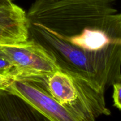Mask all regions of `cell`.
I'll use <instances>...</instances> for the list:
<instances>
[{
  "instance_id": "6da1fadb",
  "label": "cell",
  "mask_w": 121,
  "mask_h": 121,
  "mask_svg": "<svg viewBox=\"0 0 121 121\" xmlns=\"http://www.w3.org/2000/svg\"><path fill=\"white\" fill-rule=\"evenodd\" d=\"M28 35L54 56L61 70L85 79L98 91L105 92L121 78V11L66 40L30 22Z\"/></svg>"
},
{
  "instance_id": "7a4b0ae2",
  "label": "cell",
  "mask_w": 121,
  "mask_h": 121,
  "mask_svg": "<svg viewBox=\"0 0 121 121\" xmlns=\"http://www.w3.org/2000/svg\"><path fill=\"white\" fill-rule=\"evenodd\" d=\"M116 1L36 0L26 14L28 22L37 24L60 40H66L117 13Z\"/></svg>"
},
{
  "instance_id": "3957f363",
  "label": "cell",
  "mask_w": 121,
  "mask_h": 121,
  "mask_svg": "<svg viewBox=\"0 0 121 121\" xmlns=\"http://www.w3.org/2000/svg\"><path fill=\"white\" fill-rule=\"evenodd\" d=\"M0 50L14 66L13 80L47 76L60 70L54 56L30 38L22 42L0 45Z\"/></svg>"
},
{
  "instance_id": "277c9868",
  "label": "cell",
  "mask_w": 121,
  "mask_h": 121,
  "mask_svg": "<svg viewBox=\"0 0 121 121\" xmlns=\"http://www.w3.org/2000/svg\"><path fill=\"white\" fill-rule=\"evenodd\" d=\"M4 89L18 96L47 120L76 121L73 113L58 102L40 82L16 79L11 80Z\"/></svg>"
},
{
  "instance_id": "5b68a950",
  "label": "cell",
  "mask_w": 121,
  "mask_h": 121,
  "mask_svg": "<svg viewBox=\"0 0 121 121\" xmlns=\"http://www.w3.org/2000/svg\"><path fill=\"white\" fill-rule=\"evenodd\" d=\"M27 14L19 6L0 4V45L10 44L28 39Z\"/></svg>"
},
{
  "instance_id": "8992f818",
  "label": "cell",
  "mask_w": 121,
  "mask_h": 121,
  "mask_svg": "<svg viewBox=\"0 0 121 121\" xmlns=\"http://www.w3.org/2000/svg\"><path fill=\"white\" fill-rule=\"evenodd\" d=\"M40 82L58 102L72 113L70 107L78 99V91L70 74L58 70L47 76L40 77Z\"/></svg>"
},
{
  "instance_id": "52a82bcc",
  "label": "cell",
  "mask_w": 121,
  "mask_h": 121,
  "mask_svg": "<svg viewBox=\"0 0 121 121\" xmlns=\"http://www.w3.org/2000/svg\"><path fill=\"white\" fill-rule=\"evenodd\" d=\"M41 119H46L18 96L0 88V121Z\"/></svg>"
},
{
  "instance_id": "ba28073f",
  "label": "cell",
  "mask_w": 121,
  "mask_h": 121,
  "mask_svg": "<svg viewBox=\"0 0 121 121\" xmlns=\"http://www.w3.org/2000/svg\"><path fill=\"white\" fill-rule=\"evenodd\" d=\"M0 75L11 80L14 79V66L8 57L1 50H0Z\"/></svg>"
},
{
  "instance_id": "9c48e42d",
  "label": "cell",
  "mask_w": 121,
  "mask_h": 121,
  "mask_svg": "<svg viewBox=\"0 0 121 121\" xmlns=\"http://www.w3.org/2000/svg\"><path fill=\"white\" fill-rule=\"evenodd\" d=\"M113 86V106L121 110V78L112 85Z\"/></svg>"
},
{
  "instance_id": "30bf717a",
  "label": "cell",
  "mask_w": 121,
  "mask_h": 121,
  "mask_svg": "<svg viewBox=\"0 0 121 121\" xmlns=\"http://www.w3.org/2000/svg\"><path fill=\"white\" fill-rule=\"evenodd\" d=\"M11 81V80L9 79L0 75V88L4 89L5 86L9 83Z\"/></svg>"
},
{
  "instance_id": "8fae6325",
  "label": "cell",
  "mask_w": 121,
  "mask_h": 121,
  "mask_svg": "<svg viewBox=\"0 0 121 121\" xmlns=\"http://www.w3.org/2000/svg\"><path fill=\"white\" fill-rule=\"evenodd\" d=\"M13 2V0H0V4H9Z\"/></svg>"
}]
</instances>
